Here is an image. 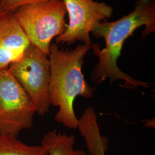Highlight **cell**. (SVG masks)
<instances>
[{
    "instance_id": "obj_3",
    "label": "cell",
    "mask_w": 155,
    "mask_h": 155,
    "mask_svg": "<svg viewBox=\"0 0 155 155\" xmlns=\"http://www.w3.org/2000/svg\"><path fill=\"white\" fill-rule=\"evenodd\" d=\"M63 0H43L23 6L14 13L31 45L48 56L54 38L66 28Z\"/></svg>"
},
{
    "instance_id": "obj_4",
    "label": "cell",
    "mask_w": 155,
    "mask_h": 155,
    "mask_svg": "<svg viewBox=\"0 0 155 155\" xmlns=\"http://www.w3.org/2000/svg\"><path fill=\"white\" fill-rule=\"evenodd\" d=\"M8 69L28 95L36 113L44 116L51 106L48 56L31 45L22 56L11 64Z\"/></svg>"
},
{
    "instance_id": "obj_8",
    "label": "cell",
    "mask_w": 155,
    "mask_h": 155,
    "mask_svg": "<svg viewBox=\"0 0 155 155\" xmlns=\"http://www.w3.org/2000/svg\"><path fill=\"white\" fill-rule=\"evenodd\" d=\"M78 121L77 129L85 140L89 155H106L109 149L108 139L101 134L94 109L87 107Z\"/></svg>"
},
{
    "instance_id": "obj_10",
    "label": "cell",
    "mask_w": 155,
    "mask_h": 155,
    "mask_svg": "<svg viewBox=\"0 0 155 155\" xmlns=\"http://www.w3.org/2000/svg\"><path fill=\"white\" fill-rule=\"evenodd\" d=\"M0 155H48L42 145H29L17 137L0 134Z\"/></svg>"
},
{
    "instance_id": "obj_9",
    "label": "cell",
    "mask_w": 155,
    "mask_h": 155,
    "mask_svg": "<svg viewBox=\"0 0 155 155\" xmlns=\"http://www.w3.org/2000/svg\"><path fill=\"white\" fill-rule=\"evenodd\" d=\"M75 136L55 130L45 134L41 145L45 147L48 155H87L86 152L75 148Z\"/></svg>"
},
{
    "instance_id": "obj_2",
    "label": "cell",
    "mask_w": 155,
    "mask_h": 155,
    "mask_svg": "<svg viewBox=\"0 0 155 155\" xmlns=\"http://www.w3.org/2000/svg\"><path fill=\"white\" fill-rule=\"evenodd\" d=\"M91 46L81 44L74 49H63L55 43L50 45V104L59 108L56 121L72 129H77L78 125L74 109L75 100L79 96L90 98L94 95V87L86 82L82 71Z\"/></svg>"
},
{
    "instance_id": "obj_5",
    "label": "cell",
    "mask_w": 155,
    "mask_h": 155,
    "mask_svg": "<svg viewBox=\"0 0 155 155\" xmlns=\"http://www.w3.org/2000/svg\"><path fill=\"white\" fill-rule=\"evenodd\" d=\"M36 109L9 71L0 70V134L17 137L33 127Z\"/></svg>"
},
{
    "instance_id": "obj_6",
    "label": "cell",
    "mask_w": 155,
    "mask_h": 155,
    "mask_svg": "<svg viewBox=\"0 0 155 155\" xmlns=\"http://www.w3.org/2000/svg\"><path fill=\"white\" fill-rule=\"evenodd\" d=\"M68 16L65 31L55 38V43L71 45L77 41L91 45L90 33L97 25L110 18L113 8L94 0H63Z\"/></svg>"
},
{
    "instance_id": "obj_7",
    "label": "cell",
    "mask_w": 155,
    "mask_h": 155,
    "mask_svg": "<svg viewBox=\"0 0 155 155\" xmlns=\"http://www.w3.org/2000/svg\"><path fill=\"white\" fill-rule=\"evenodd\" d=\"M31 45L14 13L0 12V70L19 59Z\"/></svg>"
},
{
    "instance_id": "obj_11",
    "label": "cell",
    "mask_w": 155,
    "mask_h": 155,
    "mask_svg": "<svg viewBox=\"0 0 155 155\" xmlns=\"http://www.w3.org/2000/svg\"><path fill=\"white\" fill-rule=\"evenodd\" d=\"M43 0H0V12L14 13L20 8Z\"/></svg>"
},
{
    "instance_id": "obj_1",
    "label": "cell",
    "mask_w": 155,
    "mask_h": 155,
    "mask_svg": "<svg viewBox=\"0 0 155 155\" xmlns=\"http://www.w3.org/2000/svg\"><path fill=\"white\" fill-rule=\"evenodd\" d=\"M144 27L142 38L155 32V0H137L132 12L112 22H102L97 25L91 33L102 38L105 47L101 49L98 44H92L91 48L98 58L97 64L91 74V81L97 84L110 79V82L121 80L125 89H136L139 86L149 88L150 84L134 79L122 72L117 65L123 45L138 28Z\"/></svg>"
}]
</instances>
